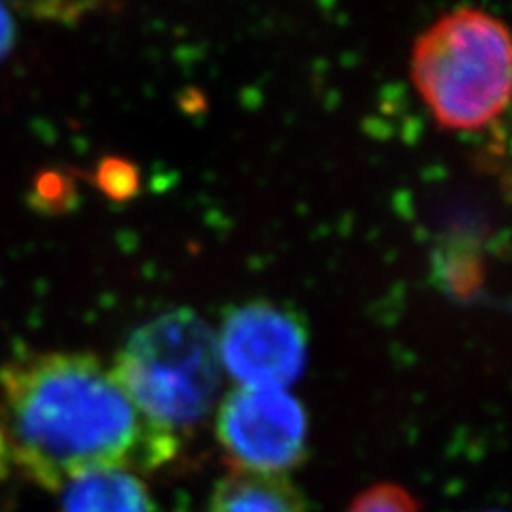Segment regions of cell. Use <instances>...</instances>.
Segmentation results:
<instances>
[{"mask_svg": "<svg viewBox=\"0 0 512 512\" xmlns=\"http://www.w3.org/2000/svg\"><path fill=\"white\" fill-rule=\"evenodd\" d=\"M180 436L139 410L90 352H32L0 367V480L60 491L96 470L165 466Z\"/></svg>", "mask_w": 512, "mask_h": 512, "instance_id": "obj_1", "label": "cell"}, {"mask_svg": "<svg viewBox=\"0 0 512 512\" xmlns=\"http://www.w3.org/2000/svg\"><path fill=\"white\" fill-rule=\"evenodd\" d=\"M111 372L148 419L180 436L216 406L218 340L197 312L169 310L131 333Z\"/></svg>", "mask_w": 512, "mask_h": 512, "instance_id": "obj_2", "label": "cell"}, {"mask_svg": "<svg viewBox=\"0 0 512 512\" xmlns=\"http://www.w3.org/2000/svg\"><path fill=\"white\" fill-rule=\"evenodd\" d=\"M510 58V35L502 20L483 9H457L416 39L410 73L444 128L472 131L504 111Z\"/></svg>", "mask_w": 512, "mask_h": 512, "instance_id": "obj_3", "label": "cell"}, {"mask_svg": "<svg viewBox=\"0 0 512 512\" xmlns=\"http://www.w3.org/2000/svg\"><path fill=\"white\" fill-rule=\"evenodd\" d=\"M216 436L233 468L286 474L308 455V416L284 391L237 387L220 402Z\"/></svg>", "mask_w": 512, "mask_h": 512, "instance_id": "obj_4", "label": "cell"}, {"mask_svg": "<svg viewBox=\"0 0 512 512\" xmlns=\"http://www.w3.org/2000/svg\"><path fill=\"white\" fill-rule=\"evenodd\" d=\"M218 352L242 389L284 391L306 367L308 331L295 312L252 301L224 318Z\"/></svg>", "mask_w": 512, "mask_h": 512, "instance_id": "obj_5", "label": "cell"}, {"mask_svg": "<svg viewBox=\"0 0 512 512\" xmlns=\"http://www.w3.org/2000/svg\"><path fill=\"white\" fill-rule=\"evenodd\" d=\"M207 512H308V506L286 474L233 468L216 483Z\"/></svg>", "mask_w": 512, "mask_h": 512, "instance_id": "obj_6", "label": "cell"}, {"mask_svg": "<svg viewBox=\"0 0 512 512\" xmlns=\"http://www.w3.org/2000/svg\"><path fill=\"white\" fill-rule=\"evenodd\" d=\"M60 491L62 512H154L150 491L135 472H88Z\"/></svg>", "mask_w": 512, "mask_h": 512, "instance_id": "obj_7", "label": "cell"}, {"mask_svg": "<svg viewBox=\"0 0 512 512\" xmlns=\"http://www.w3.org/2000/svg\"><path fill=\"white\" fill-rule=\"evenodd\" d=\"M348 512H419V502L397 485H376L361 493Z\"/></svg>", "mask_w": 512, "mask_h": 512, "instance_id": "obj_8", "label": "cell"}, {"mask_svg": "<svg viewBox=\"0 0 512 512\" xmlns=\"http://www.w3.org/2000/svg\"><path fill=\"white\" fill-rule=\"evenodd\" d=\"M96 184L114 199H128L137 190V171L120 158H107L96 171Z\"/></svg>", "mask_w": 512, "mask_h": 512, "instance_id": "obj_9", "label": "cell"}, {"mask_svg": "<svg viewBox=\"0 0 512 512\" xmlns=\"http://www.w3.org/2000/svg\"><path fill=\"white\" fill-rule=\"evenodd\" d=\"M35 205L47 212L64 210L71 201V184L67 178H62L60 173H45L35 184Z\"/></svg>", "mask_w": 512, "mask_h": 512, "instance_id": "obj_10", "label": "cell"}, {"mask_svg": "<svg viewBox=\"0 0 512 512\" xmlns=\"http://www.w3.org/2000/svg\"><path fill=\"white\" fill-rule=\"evenodd\" d=\"M15 43V22L13 15L0 5V60H3Z\"/></svg>", "mask_w": 512, "mask_h": 512, "instance_id": "obj_11", "label": "cell"}, {"mask_svg": "<svg viewBox=\"0 0 512 512\" xmlns=\"http://www.w3.org/2000/svg\"><path fill=\"white\" fill-rule=\"evenodd\" d=\"M489 512H500V510H489Z\"/></svg>", "mask_w": 512, "mask_h": 512, "instance_id": "obj_12", "label": "cell"}]
</instances>
